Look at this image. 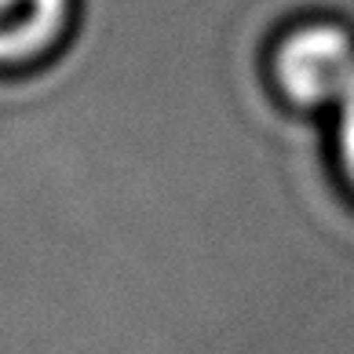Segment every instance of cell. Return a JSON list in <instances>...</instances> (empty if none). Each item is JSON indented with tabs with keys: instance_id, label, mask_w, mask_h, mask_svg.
<instances>
[{
	"instance_id": "1",
	"label": "cell",
	"mask_w": 354,
	"mask_h": 354,
	"mask_svg": "<svg viewBox=\"0 0 354 354\" xmlns=\"http://www.w3.org/2000/svg\"><path fill=\"white\" fill-rule=\"evenodd\" d=\"M274 81L304 110H336L354 84V37L329 22L299 26L274 51Z\"/></svg>"
},
{
	"instance_id": "2",
	"label": "cell",
	"mask_w": 354,
	"mask_h": 354,
	"mask_svg": "<svg viewBox=\"0 0 354 354\" xmlns=\"http://www.w3.org/2000/svg\"><path fill=\"white\" fill-rule=\"evenodd\" d=\"M70 26V0H0V66L48 55Z\"/></svg>"
},
{
	"instance_id": "3",
	"label": "cell",
	"mask_w": 354,
	"mask_h": 354,
	"mask_svg": "<svg viewBox=\"0 0 354 354\" xmlns=\"http://www.w3.org/2000/svg\"><path fill=\"white\" fill-rule=\"evenodd\" d=\"M336 161L344 168L347 183L354 187V84L347 88V95L336 102Z\"/></svg>"
}]
</instances>
